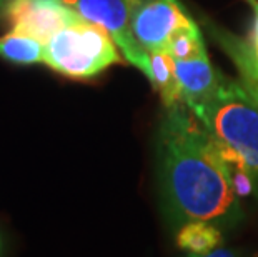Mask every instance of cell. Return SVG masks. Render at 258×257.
I'll list each match as a JSON object with an SVG mask.
<instances>
[{"label": "cell", "instance_id": "obj_7", "mask_svg": "<svg viewBox=\"0 0 258 257\" xmlns=\"http://www.w3.org/2000/svg\"><path fill=\"white\" fill-rule=\"evenodd\" d=\"M202 24L205 25V30L213 42L235 64L241 85L258 106V48L255 47V43L251 42L250 37L243 39L205 17L202 19Z\"/></svg>", "mask_w": 258, "mask_h": 257}, {"label": "cell", "instance_id": "obj_6", "mask_svg": "<svg viewBox=\"0 0 258 257\" xmlns=\"http://www.w3.org/2000/svg\"><path fill=\"white\" fill-rule=\"evenodd\" d=\"M0 14L10 30L34 35L45 43L63 27L82 19L63 0H9Z\"/></svg>", "mask_w": 258, "mask_h": 257}, {"label": "cell", "instance_id": "obj_8", "mask_svg": "<svg viewBox=\"0 0 258 257\" xmlns=\"http://www.w3.org/2000/svg\"><path fill=\"white\" fill-rule=\"evenodd\" d=\"M173 69L183 92V102L208 95L218 84L220 70L215 69L207 52L190 59H173Z\"/></svg>", "mask_w": 258, "mask_h": 257}, {"label": "cell", "instance_id": "obj_13", "mask_svg": "<svg viewBox=\"0 0 258 257\" xmlns=\"http://www.w3.org/2000/svg\"><path fill=\"white\" fill-rule=\"evenodd\" d=\"M245 2L250 5L251 10H253V14H255V20H258V0H245Z\"/></svg>", "mask_w": 258, "mask_h": 257}, {"label": "cell", "instance_id": "obj_15", "mask_svg": "<svg viewBox=\"0 0 258 257\" xmlns=\"http://www.w3.org/2000/svg\"><path fill=\"white\" fill-rule=\"evenodd\" d=\"M0 250H2V240H0Z\"/></svg>", "mask_w": 258, "mask_h": 257}, {"label": "cell", "instance_id": "obj_12", "mask_svg": "<svg viewBox=\"0 0 258 257\" xmlns=\"http://www.w3.org/2000/svg\"><path fill=\"white\" fill-rule=\"evenodd\" d=\"M185 257H246L245 252H241L238 249H227V247H218L215 250L208 254H202V255H197V254H186Z\"/></svg>", "mask_w": 258, "mask_h": 257}, {"label": "cell", "instance_id": "obj_3", "mask_svg": "<svg viewBox=\"0 0 258 257\" xmlns=\"http://www.w3.org/2000/svg\"><path fill=\"white\" fill-rule=\"evenodd\" d=\"M123 60L112 35L85 19L63 27L47 42L45 65L69 79L95 77Z\"/></svg>", "mask_w": 258, "mask_h": 257}, {"label": "cell", "instance_id": "obj_9", "mask_svg": "<svg viewBox=\"0 0 258 257\" xmlns=\"http://www.w3.org/2000/svg\"><path fill=\"white\" fill-rule=\"evenodd\" d=\"M47 43L34 35L9 30L0 37V59L17 65L45 64Z\"/></svg>", "mask_w": 258, "mask_h": 257}, {"label": "cell", "instance_id": "obj_10", "mask_svg": "<svg viewBox=\"0 0 258 257\" xmlns=\"http://www.w3.org/2000/svg\"><path fill=\"white\" fill-rule=\"evenodd\" d=\"M177 245L186 254H208L223 245V229L212 222L191 221L177 231Z\"/></svg>", "mask_w": 258, "mask_h": 257}, {"label": "cell", "instance_id": "obj_2", "mask_svg": "<svg viewBox=\"0 0 258 257\" xmlns=\"http://www.w3.org/2000/svg\"><path fill=\"white\" fill-rule=\"evenodd\" d=\"M185 104L246 184V192L258 197V106L241 82L220 70L210 94Z\"/></svg>", "mask_w": 258, "mask_h": 257}, {"label": "cell", "instance_id": "obj_11", "mask_svg": "<svg viewBox=\"0 0 258 257\" xmlns=\"http://www.w3.org/2000/svg\"><path fill=\"white\" fill-rule=\"evenodd\" d=\"M148 56H150V72L147 79L150 80L153 89L162 95L163 107L183 102V92L175 74L173 59L165 52H152Z\"/></svg>", "mask_w": 258, "mask_h": 257}, {"label": "cell", "instance_id": "obj_5", "mask_svg": "<svg viewBox=\"0 0 258 257\" xmlns=\"http://www.w3.org/2000/svg\"><path fill=\"white\" fill-rule=\"evenodd\" d=\"M194 24L180 0H139L132 15V32L147 54L167 52L173 35Z\"/></svg>", "mask_w": 258, "mask_h": 257}, {"label": "cell", "instance_id": "obj_4", "mask_svg": "<svg viewBox=\"0 0 258 257\" xmlns=\"http://www.w3.org/2000/svg\"><path fill=\"white\" fill-rule=\"evenodd\" d=\"M70 9L87 22L105 29L123 59L148 77L150 56L139 45L132 32V15L139 0H63Z\"/></svg>", "mask_w": 258, "mask_h": 257}, {"label": "cell", "instance_id": "obj_14", "mask_svg": "<svg viewBox=\"0 0 258 257\" xmlns=\"http://www.w3.org/2000/svg\"><path fill=\"white\" fill-rule=\"evenodd\" d=\"M7 2H9V0H0V10H2V7H4V5L7 4Z\"/></svg>", "mask_w": 258, "mask_h": 257}, {"label": "cell", "instance_id": "obj_1", "mask_svg": "<svg viewBox=\"0 0 258 257\" xmlns=\"http://www.w3.org/2000/svg\"><path fill=\"white\" fill-rule=\"evenodd\" d=\"M163 214L177 231L191 221L232 229L243 221L233 167L185 102L163 107L155 139Z\"/></svg>", "mask_w": 258, "mask_h": 257}]
</instances>
